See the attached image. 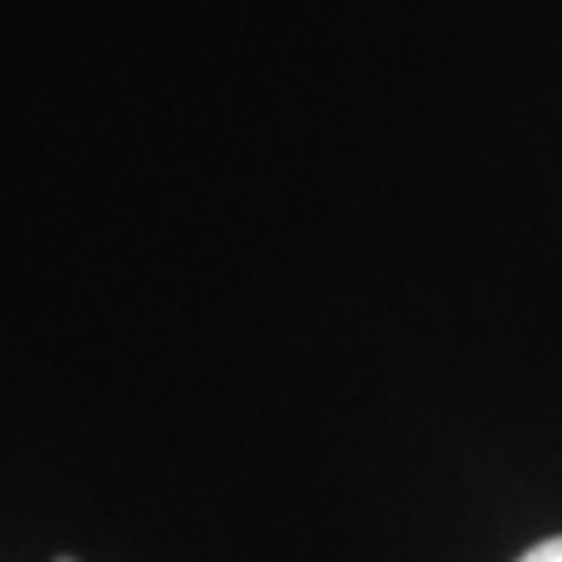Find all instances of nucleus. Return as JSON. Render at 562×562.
I'll return each mask as SVG.
<instances>
[{
  "mask_svg": "<svg viewBox=\"0 0 562 562\" xmlns=\"http://www.w3.org/2000/svg\"><path fill=\"white\" fill-rule=\"evenodd\" d=\"M512 562H562V535H549V539H539V543H530L520 558H512Z\"/></svg>",
  "mask_w": 562,
  "mask_h": 562,
  "instance_id": "f257e3e1",
  "label": "nucleus"
}]
</instances>
